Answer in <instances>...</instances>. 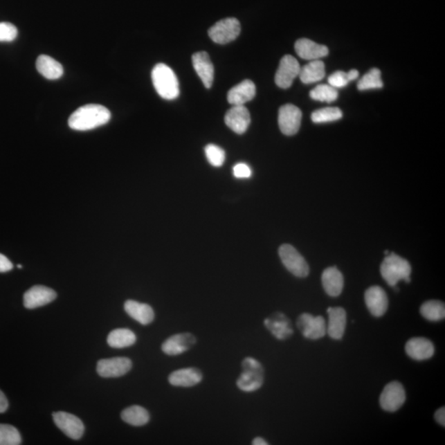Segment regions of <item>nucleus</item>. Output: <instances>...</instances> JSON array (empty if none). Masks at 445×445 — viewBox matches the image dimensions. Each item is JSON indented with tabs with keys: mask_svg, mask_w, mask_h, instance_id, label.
<instances>
[{
	"mask_svg": "<svg viewBox=\"0 0 445 445\" xmlns=\"http://www.w3.org/2000/svg\"><path fill=\"white\" fill-rule=\"evenodd\" d=\"M111 112L99 105H88L80 108L69 118V127L75 131H87L109 122Z\"/></svg>",
	"mask_w": 445,
	"mask_h": 445,
	"instance_id": "1",
	"label": "nucleus"
},
{
	"mask_svg": "<svg viewBox=\"0 0 445 445\" xmlns=\"http://www.w3.org/2000/svg\"><path fill=\"white\" fill-rule=\"evenodd\" d=\"M152 81L159 96L166 100H174L179 96L178 78L165 64H158L152 71Z\"/></svg>",
	"mask_w": 445,
	"mask_h": 445,
	"instance_id": "2",
	"label": "nucleus"
},
{
	"mask_svg": "<svg viewBox=\"0 0 445 445\" xmlns=\"http://www.w3.org/2000/svg\"><path fill=\"white\" fill-rule=\"evenodd\" d=\"M382 278L385 282L394 287L400 280H403L410 283V275L412 267L406 259L395 253L388 254L380 266Z\"/></svg>",
	"mask_w": 445,
	"mask_h": 445,
	"instance_id": "3",
	"label": "nucleus"
},
{
	"mask_svg": "<svg viewBox=\"0 0 445 445\" xmlns=\"http://www.w3.org/2000/svg\"><path fill=\"white\" fill-rule=\"evenodd\" d=\"M242 367L243 372L237 380V388L246 392L260 390L264 383V369L261 363L253 357H246Z\"/></svg>",
	"mask_w": 445,
	"mask_h": 445,
	"instance_id": "4",
	"label": "nucleus"
},
{
	"mask_svg": "<svg viewBox=\"0 0 445 445\" xmlns=\"http://www.w3.org/2000/svg\"><path fill=\"white\" fill-rule=\"evenodd\" d=\"M279 256L285 268L296 278H305L309 275L308 263L293 246L289 244L280 246Z\"/></svg>",
	"mask_w": 445,
	"mask_h": 445,
	"instance_id": "5",
	"label": "nucleus"
},
{
	"mask_svg": "<svg viewBox=\"0 0 445 445\" xmlns=\"http://www.w3.org/2000/svg\"><path fill=\"white\" fill-rule=\"evenodd\" d=\"M241 32L239 21L235 18L220 20L209 30V36L217 44H227L239 37Z\"/></svg>",
	"mask_w": 445,
	"mask_h": 445,
	"instance_id": "6",
	"label": "nucleus"
},
{
	"mask_svg": "<svg viewBox=\"0 0 445 445\" xmlns=\"http://www.w3.org/2000/svg\"><path fill=\"white\" fill-rule=\"evenodd\" d=\"M297 327L307 339L318 340L327 334V323L322 316L310 314H301L297 319Z\"/></svg>",
	"mask_w": 445,
	"mask_h": 445,
	"instance_id": "7",
	"label": "nucleus"
},
{
	"mask_svg": "<svg viewBox=\"0 0 445 445\" xmlns=\"http://www.w3.org/2000/svg\"><path fill=\"white\" fill-rule=\"evenodd\" d=\"M406 401V392L401 383L391 382L384 388L380 396L379 403L386 412H394L403 407Z\"/></svg>",
	"mask_w": 445,
	"mask_h": 445,
	"instance_id": "8",
	"label": "nucleus"
},
{
	"mask_svg": "<svg viewBox=\"0 0 445 445\" xmlns=\"http://www.w3.org/2000/svg\"><path fill=\"white\" fill-rule=\"evenodd\" d=\"M300 63L291 55H284L280 60L278 71H276L275 81L276 85L280 89H287L293 84V80L300 75Z\"/></svg>",
	"mask_w": 445,
	"mask_h": 445,
	"instance_id": "9",
	"label": "nucleus"
},
{
	"mask_svg": "<svg viewBox=\"0 0 445 445\" xmlns=\"http://www.w3.org/2000/svg\"><path fill=\"white\" fill-rule=\"evenodd\" d=\"M301 120L302 112L299 107L287 105L280 108L278 123L284 135H296L300 131Z\"/></svg>",
	"mask_w": 445,
	"mask_h": 445,
	"instance_id": "10",
	"label": "nucleus"
},
{
	"mask_svg": "<svg viewBox=\"0 0 445 445\" xmlns=\"http://www.w3.org/2000/svg\"><path fill=\"white\" fill-rule=\"evenodd\" d=\"M132 368V362L127 357H115L99 361L98 374L103 378H118L127 374Z\"/></svg>",
	"mask_w": 445,
	"mask_h": 445,
	"instance_id": "11",
	"label": "nucleus"
},
{
	"mask_svg": "<svg viewBox=\"0 0 445 445\" xmlns=\"http://www.w3.org/2000/svg\"><path fill=\"white\" fill-rule=\"evenodd\" d=\"M53 420L56 426L72 439H80L84 433L83 421L75 415L64 412H55Z\"/></svg>",
	"mask_w": 445,
	"mask_h": 445,
	"instance_id": "12",
	"label": "nucleus"
},
{
	"mask_svg": "<svg viewBox=\"0 0 445 445\" xmlns=\"http://www.w3.org/2000/svg\"><path fill=\"white\" fill-rule=\"evenodd\" d=\"M57 295L53 289L35 285L24 293V304L26 309H34L53 302Z\"/></svg>",
	"mask_w": 445,
	"mask_h": 445,
	"instance_id": "13",
	"label": "nucleus"
},
{
	"mask_svg": "<svg viewBox=\"0 0 445 445\" xmlns=\"http://www.w3.org/2000/svg\"><path fill=\"white\" fill-rule=\"evenodd\" d=\"M197 343L195 336L188 332L170 336L162 345V351L167 356H176L189 351Z\"/></svg>",
	"mask_w": 445,
	"mask_h": 445,
	"instance_id": "14",
	"label": "nucleus"
},
{
	"mask_svg": "<svg viewBox=\"0 0 445 445\" xmlns=\"http://www.w3.org/2000/svg\"><path fill=\"white\" fill-rule=\"evenodd\" d=\"M264 325L276 339L280 340H287L293 334L291 321L280 312L274 313L266 318Z\"/></svg>",
	"mask_w": 445,
	"mask_h": 445,
	"instance_id": "15",
	"label": "nucleus"
},
{
	"mask_svg": "<svg viewBox=\"0 0 445 445\" xmlns=\"http://www.w3.org/2000/svg\"><path fill=\"white\" fill-rule=\"evenodd\" d=\"M224 122L233 132L242 135L247 131L251 123L250 112L244 105L233 106L224 116Z\"/></svg>",
	"mask_w": 445,
	"mask_h": 445,
	"instance_id": "16",
	"label": "nucleus"
},
{
	"mask_svg": "<svg viewBox=\"0 0 445 445\" xmlns=\"http://www.w3.org/2000/svg\"><path fill=\"white\" fill-rule=\"evenodd\" d=\"M365 300L367 308L373 316L382 317L387 312L388 299L386 292L381 287H372L367 289Z\"/></svg>",
	"mask_w": 445,
	"mask_h": 445,
	"instance_id": "17",
	"label": "nucleus"
},
{
	"mask_svg": "<svg viewBox=\"0 0 445 445\" xmlns=\"http://www.w3.org/2000/svg\"><path fill=\"white\" fill-rule=\"evenodd\" d=\"M327 334L334 340L343 339L347 327V312L340 307L328 308Z\"/></svg>",
	"mask_w": 445,
	"mask_h": 445,
	"instance_id": "18",
	"label": "nucleus"
},
{
	"mask_svg": "<svg viewBox=\"0 0 445 445\" xmlns=\"http://www.w3.org/2000/svg\"><path fill=\"white\" fill-rule=\"evenodd\" d=\"M192 64L203 84L210 89L213 84L215 70L210 55L206 51H201L192 55Z\"/></svg>",
	"mask_w": 445,
	"mask_h": 445,
	"instance_id": "19",
	"label": "nucleus"
},
{
	"mask_svg": "<svg viewBox=\"0 0 445 445\" xmlns=\"http://www.w3.org/2000/svg\"><path fill=\"white\" fill-rule=\"evenodd\" d=\"M406 353L415 361L429 360L435 354V347L429 339L414 338L410 339L405 347Z\"/></svg>",
	"mask_w": 445,
	"mask_h": 445,
	"instance_id": "20",
	"label": "nucleus"
},
{
	"mask_svg": "<svg viewBox=\"0 0 445 445\" xmlns=\"http://www.w3.org/2000/svg\"><path fill=\"white\" fill-rule=\"evenodd\" d=\"M256 96V86L249 80L241 82L228 93V102L233 106H243Z\"/></svg>",
	"mask_w": 445,
	"mask_h": 445,
	"instance_id": "21",
	"label": "nucleus"
},
{
	"mask_svg": "<svg viewBox=\"0 0 445 445\" xmlns=\"http://www.w3.org/2000/svg\"><path fill=\"white\" fill-rule=\"evenodd\" d=\"M295 49L300 58L311 60V62L325 57L328 55L327 46L318 44V43L306 38L298 40L295 45Z\"/></svg>",
	"mask_w": 445,
	"mask_h": 445,
	"instance_id": "22",
	"label": "nucleus"
},
{
	"mask_svg": "<svg viewBox=\"0 0 445 445\" xmlns=\"http://www.w3.org/2000/svg\"><path fill=\"white\" fill-rule=\"evenodd\" d=\"M202 379L201 371L197 368L180 369L172 372L168 377L171 385L183 388L196 386Z\"/></svg>",
	"mask_w": 445,
	"mask_h": 445,
	"instance_id": "23",
	"label": "nucleus"
},
{
	"mask_svg": "<svg viewBox=\"0 0 445 445\" xmlns=\"http://www.w3.org/2000/svg\"><path fill=\"white\" fill-rule=\"evenodd\" d=\"M323 289L328 296L338 297L344 288V278L341 272L335 266L328 267L322 275Z\"/></svg>",
	"mask_w": 445,
	"mask_h": 445,
	"instance_id": "24",
	"label": "nucleus"
},
{
	"mask_svg": "<svg viewBox=\"0 0 445 445\" xmlns=\"http://www.w3.org/2000/svg\"><path fill=\"white\" fill-rule=\"evenodd\" d=\"M125 312L129 317L142 325H148L154 319V312L152 307L147 304L139 303L135 300H127L124 305Z\"/></svg>",
	"mask_w": 445,
	"mask_h": 445,
	"instance_id": "25",
	"label": "nucleus"
},
{
	"mask_svg": "<svg viewBox=\"0 0 445 445\" xmlns=\"http://www.w3.org/2000/svg\"><path fill=\"white\" fill-rule=\"evenodd\" d=\"M37 70L43 77L49 80H59L64 75V68L49 55L39 56L36 63Z\"/></svg>",
	"mask_w": 445,
	"mask_h": 445,
	"instance_id": "26",
	"label": "nucleus"
},
{
	"mask_svg": "<svg viewBox=\"0 0 445 445\" xmlns=\"http://www.w3.org/2000/svg\"><path fill=\"white\" fill-rule=\"evenodd\" d=\"M325 75V64L321 60H317L301 68L299 77L302 83L310 84L321 81Z\"/></svg>",
	"mask_w": 445,
	"mask_h": 445,
	"instance_id": "27",
	"label": "nucleus"
},
{
	"mask_svg": "<svg viewBox=\"0 0 445 445\" xmlns=\"http://www.w3.org/2000/svg\"><path fill=\"white\" fill-rule=\"evenodd\" d=\"M136 336L127 328H118L111 331L107 336V343L111 347L123 349L131 347L136 343Z\"/></svg>",
	"mask_w": 445,
	"mask_h": 445,
	"instance_id": "28",
	"label": "nucleus"
},
{
	"mask_svg": "<svg viewBox=\"0 0 445 445\" xmlns=\"http://www.w3.org/2000/svg\"><path fill=\"white\" fill-rule=\"evenodd\" d=\"M122 419L127 424L133 426H143L149 421V413L140 406H131L122 412Z\"/></svg>",
	"mask_w": 445,
	"mask_h": 445,
	"instance_id": "29",
	"label": "nucleus"
},
{
	"mask_svg": "<svg viewBox=\"0 0 445 445\" xmlns=\"http://www.w3.org/2000/svg\"><path fill=\"white\" fill-rule=\"evenodd\" d=\"M421 314L423 318L430 322L444 320L445 318V305L442 301L430 300L421 306Z\"/></svg>",
	"mask_w": 445,
	"mask_h": 445,
	"instance_id": "30",
	"label": "nucleus"
},
{
	"mask_svg": "<svg viewBox=\"0 0 445 445\" xmlns=\"http://www.w3.org/2000/svg\"><path fill=\"white\" fill-rule=\"evenodd\" d=\"M357 87L360 91L382 89L383 84L381 80V72L379 69H372L361 78Z\"/></svg>",
	"mask_w": 445,
	"mask_h": 445,
	"instance_id": "31",
	"label": "nucleus"
},
{
	"mask_svg": "<svg viewBox=\"0 0 445 445\" xmlns=\"http://www.w3.org/2000/svg\"><path fill=\"white\" fill-rule=\"evenodd\" d=\"M310 98L315 101L330 103L338 99V92L329 84H319L311 91Z\"/></svg>",
	"mask_w": 445,
	"mask_h": 445,
	"instance_id": "32",
	"label": "nucleus"
},
{
	"mask_svg": "<svg viewBox=\"0 0 445 445\" xmlns=\"http://www.w3.org/2000/svg\"><path fill=\"white\" fill-rule=\"evenodd\" d=\"M343 118V111L338 107L322 108L313 112L312 120L314 123L321 124L336 122Z\"/></svg>",
	"mask_w": 445,
	"mask_h": 445,
	"instance_id": "33",
	"label": "nucleus"
},
{
	"mask_svg": "<svg viewBox=\"0 0 445 445\" xmlns=\"http://www.w3.org/2000/svg\"><path fill=\"white\" fill-rule=\"evenodd\" d=\"M21 443V435L15 426L0 424V445H19Z\"/></svg>",
	"mask_w": 445,
	"mask_h": 445,
	"instance_id": "34",
	"label": "nucleus"
},
{
	"mask_svg": "<svg viewBox=\"0 0 445 445\" xmlns=\"http://www.w3.org/2000/svg\"><path fill=\"white\" fill-rule=\"evenodd\" d=\"M205 153L207 161L214 167H221L226 161V152L218 145L210 144L206 146Z\"/></svg>",
	"mask_w": 445,
	"mask_h": 445,
	"instance_id": "35",
	"label": "nucleus"
},
{
	"mask_svg": "<svg viewBox=\"0 0 445 445\" xmlns=\"http://www.w3.org/2000/svg\"><path fill=\"white\" fill-rule=\"evenodd\" d=\"M18 37V29L10 23H0V42H14Z\"/></svg>",
	"mask_w": 445,
	"mask_h": 445,
	"instance_id": "36",
	"label": "nucleus"
},
{
	"mask_svg": "<svg viewBox=\"0 0 445 445\" xmlns=\"http://www.w3.org/2000/svg\"><path fill=\"white\" fill-rule=\"evenodd\" d=\"M349 82L347 73L343 71H336L328 78V84L335 89L344 88Z\"/></svg>",
	"mask_w": 445,
	"mask_h": 445,
	"instance_id": "37",
	"label": "nucleus"
},
{
	"mask_svg": "<svg viewBox=\"0 0 445 445\" xmlns=\"http://www.w3.org/2000/svg\"><path fill=\"white\" fill-rule=\"evenodd\" d=\"M233 174L236 179H245L251 178L253 172L247 163H237L236 165L233 167Z\"/></svg>",
	"mask_w": 445,
	"mask_h": 445,
	"instance_id": "38",
	"label": "nucleus"
},
{
	"mask_svg": "<svg viewBox=\"0 0 445 445\" xmlns=\"http://www.w3.org/2000/svg\"><path fill=\"white\" fill-rule=\"evenodd\" d=\"M12 268H14L12 263L4 255L0 253V272L2 273L8 272L11 271Z\"/></svg>",
	"mask_w": 445,
	"mask_h": 445,
	"instance_id": "39",
	"label": "nucleus"
},
{
	"mask_svg": "<svg viewBox=\"0 0 445 445\" xmlns=\"http://www.w3.org/2000/svg\"><path fill=\"white\" fill-rule=\"evenodd\" d=\"M435 419L440 426H445V408H439L435 414Z\"/></svg>",
	"mask_w": 445,
	"mask_h": 445,
	"instance_id": "40",
	"label": "nucleus"
},
{
	"mask_svg": "<svg viewBox=\"0 0 445 445\" xmlns=\"http://www.w3.org/2000/svg\"><path fill=\"white\" fill-rule=\"evenodd\" d=\"M8 408V401L3 392L0 390V413L6 412Z\"/></svg>",
	"mask_w": 445,
	"mask_h": 445,
	"instance_id": "41",
	"label": "nucleus"
},
{
	"mask_svg": "<svg viewBox=\"0 0 445 445\" xmlns=\"http://www.w3.org/2000/svg\"><path fill=\"white\" fill-rule=\"evenodd\" d=\"M349 81L356 80L358 77V72L356 70H352L347 72Z\"/></svg>",
	"mask_w": 445,
	"mask_h": 445,
	"instance_id": "42",
	"label": "nucleus"
},
{
	"mask_svg": "<svg viewBox=\"0 0 445 445\" xmlns=\"http://www.w3.org/2000/svg\"><path fill=\"white\" fill-rule=\"evenodd\" d=\"M253 445H267L268 443L266 440L262 437H257L253 440Z\"/></svg>",
	"mask_w": 445,
	"mask_h": 445,
	"instance_id": "43",
	"label": "nucleus"
},
{
	"mask_svg": "<svg viewBox=\"0 0 445 445\" xmlns=\"http://www.w3.org/2000/svg\"><path fill=\"white\" fill-rule=\"evenodd\" d=\"M18 267H19V268H21V267H23V266H21V265H18Z\"/></svg>",
	"mask_w": 445,
	"mask_h": 445,
	"instance_id": "44",
	"label": "nucleus"
}]
</instances>
